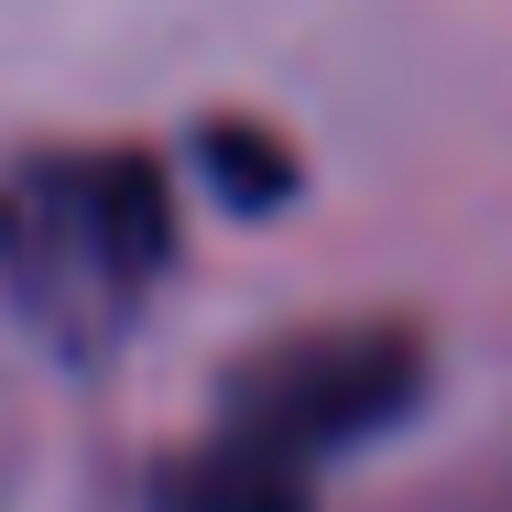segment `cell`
Segmentation results:
<instances>
[{"label": "cell", "mask_w": 512, "mask_h": 512, "mask_svg": "<svg viewBox=\"0 0 512 512\" xmlns=\"http://www.w3.org/2000/svg\"><path fill=\"white\" fill-rule=\"evenodd\" d=\"M164 512H306V458L240 436V425H218V447L175 480V502H164Z\"/></svg>", "instance_id": "2"}, {"label": "cell", "mask_w": 512, "mask_h": 512, "mask_svg": "<svg viewBox=\"0 0 512 512\" xmlns=\"http://www.w3.org/2000/svg\"><path fill=\"white\" fill-rule=\"evenodd\" d=\"M164 251V175L131 153H55L0 186V295L55 360H99L153 306Z\"/></svg>", "instance_id": "1"}]
</instances>
